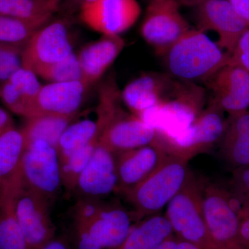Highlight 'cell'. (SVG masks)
<instances>
[{"mask_svg":"<svg viewBox=\"0 0 249 249\" xmlns=\"http://www.w3.org/2000/svg\"><path fill=\"white\" fill-rule=\"evenodd\" d=\"M123 104L116 78L109 76L98 91V145L116 155L158 142L157 129L124 109Z\"/></svg>","mask_w":249,"mask_h":249,"instance_id":"1","label":"cell"},{"mask_svg":"<svg viewBox=\"0 0 249 249\" xmlns=\"http://www.w3.org/2000/svg\"><path fill=\"white\" fill-rule=\"evenodd\" d=\"M77 249H116L132 230L133 217L119 206L82 199L72 209Z\"/></svg>","mask_w":249,"mask_h":249,"instance_id":"2","label":"cell"},{"mask_svg":"<svg viewBox=\"0 0 249 249\" xmlns=\"http://www.w3.org/2000/svg\"><path fill=\"white\" fill-rule=\"evenodd\" d=\"M163 57L170 76L193 83H204L230 60L227 52L197 29L187 31Z\"/></svg>","mask_w":249,"mask_h":249,"instance_id":"3","label":"cell"},{"mask_svg":"<svg viewBox=\"0 0 249 249\" xmlns=\"http://www.w3.org/2000/svg\"><path fill=\"white\" fill-rule=\"evenodd\" d=\"M188 160L168 151L160 166L145 179L121 191L133 206L134 220L160 213L181 189L190 173Z\"/></svg>","mask_w":249,"mask_h":249,"instance_id":"4","label":"cell"},{"mask_svg":"<svg viewBox=\"0 0 249 249\" xmlns=\"http://www.w3.org/2000/svg\"><path fill=\"white\" fill-rule=\"evenodd\" d=\"M205 101L204 88L196 83L178 80L171 94L140 118L155 127L160 137L175 138L200 114Z\"/></svg>","mask_w":249,"mask_h":249,"instance_id":"5","label":"cell"},{"mask_svg":"<svg viewBox=\"0 0 249 249\" xmlns=\"http://www.w3.org/2000/svg\"><path fill=\"white\" fill-rule=\"evenodd\" d=\"M165 216L178 238L199 249H214L205 222L201 188L191 172L181 189L167 205Z\"/></svg>","mask_w":249,"mask_h":249,"instance_id":"6","label":"cell"},{"mask_svg":"<svg viewBox=\"0 0 249 249\" xmlns=\"http://www.w3.org/2000/svg\"><path fill=\"white\" fill-rule=\"evenodd\" d=\"M195 9L197 27L218 35L217 45L230 55L249 24L228 0H178Z\"/></svg>","mask_w":249,"mask_h":249,"instance_id":"7","label":"cell"},{"mask_svg":"<svg viewBox=\"0 0 249 249\" xmlns=\"http://www.w3.org/2000/svg\"><path fill=\"white\" fill-rule=\"evenodd\" d=\"M191 29L181 14L178 0H155L147 5L140 34L157 55L163 56Z\"/></svg>","mask_w":249,"mask_h":249,"instance_id":"8","label":"cell"},{"mask_svg":"<svg viewBox=\"0 0 249 249\" xmlns=\"http://www.w3.org/2000/svg\"><path fill=\"white\" fill-rule=\"evenodd\" d=\"M224 111L212 101L193 123L175 138H162L167 150L189 160L199 152L220 142L227 124Z\"/></svg>","mask_w":249,"mask_h":249,"instance_id":"9","label":"cell"},{"mask_svg":"<svg viewBox=\"0 0 249 249\" xmlns=\"http://www.w3.org/2000/svg\"><path fill=\"white\" fill-rule=\"evenodd\" d=\"M20 170L24 184L49 201L60 191L62 184L58 152L48 142L38 140L29 144L23 154Z\"/></svg>","mask_w":249,"mask_h":249,"instance_id":"10","label":"cell"},{"mask_svg":"<svg viewBox=\"0 0 249 249\" xmlns=\"http://www.w3.org/2000/svg\"><path fill=\"white\" fill-rule=\"evenodd\" d=\"M49 201L26 186L22 178L16 192L15 209L29 249H40L55 237Z\"/></svg>","mask_w":249,"mask_h":249,"instance_id":"11","label":"cell"},{"mask_svg":"<svg viewBox=\"0 0 249 249\" xmlns=\"http://www.w3.org/2000/svg\"><path fill=\"white\" fill-rule=\"evenodd\" d=\"M73 53L66 22H49L38 29L24 46L22 66L36 75Z\"/></svg>","mask_w":249,"mask_h":249,"instance_id":"12","label":"cell"},{"mask_svg":"<svg viewBox=\"0 0 249 249\" xmlns=\"http://www.w3.org/2000/svg\"><path fill=\"white\" fill-rule=\"evenodd\" d=\"M201 191L205 222L214 249L238 245L242 219L229 195L213 183L206 185Z\"/></svg>","mask_w":249,"mask_h":249,"instance_id":"13","label":"cell"},{"mask_svg":"<svg viewBox=\"0 0 249 249\" xmlns=\"http://www.w3.org/2000/svg\"><path fill=\"white\" fill-rule=\"evenodd\" d=\"M79 10L82 22L107 36H121L134 25L142 14L137 0H95Z\"/></svg>","mask_w":249,"mask_h":249,"instance_id":"14","label":"cell"},{"mask_svg":"<svg viewBox=\"0 0 249 249\" xmlns=\"http://www.w3.org/2000/svg\"><path fill=\"white\" fill-rule=\"evenodd\" d=\"M215 103L229 115L249 110V73L232 64L218 70L204 82Z\"/></svg>","mask_w":249,"mask_h":249,"instance_id":"15","label":"cell"},{"mask_svg":"<svg viewBox=\"0 0 249 249\" xmlns=\"http://www.w3.org/2000/svg\"><path fill=\"white\" fill-rule=\"evenodd\" d=\"M177 81L169 73H142L121 91L123 102L132 114L140 118L166 99L175 89Z\"/></svg>","mask_w":249,"mask_h":249,"instance_id":"16","label":"cell"},{"mask_svg":"<svg viewBox=\"0 0 249 249\" xmlns=\"http://www.w3.org/2000/svg\"><path fill=\"white\" fill-rule=\"evenodd\" d=\"M88 88L81 80L42 86L27 119L44 114L76 116Z\"/></svg>","mask_w":249,"mask_h":249,"instance_id":"17","label":"cell"},{"mask_svg":"<svg viewBox=\"0 0 249 249\" xmlns=\"http://www.w3.org/2000/svg\"><path fill=\"white\" fill-rule=\"evenodd\" d=\"M168 151L158 142L116 154V171L119 178L118 190L123 191L145 179L163 162Z\"/></svg>","mask_w":249,"mask_h":249,"instance_id":"18","label":"cell"},{"mask_svg":"<svg viewBox=\"0 0 249 249\" xmlns=\"http://www.w3.org/2000/svg\"><path fill=\"white\" fill-rule=\"evenodd\" d=\"M115 155L98 145L89 163L80 174L76 190L81 198L98 199L118 190Z\"/></svg>","mask_w":249,"mask_h":249,"instance_id":"19","label":"cell"},{"mask_svg":"<svg viewBox=\"0 0 249 249\" xmlns=\"http://www.w3.org/2000/svg\"><path fill=\"white\" fill-rule=\"evenodd\" d=\"M124 47L121 36L102 35L84 46L77 56L81 70V81L88 88L97 83L115 61Z\"/></svg>","mask_w":249,"mask_h":249,"instance_id":"20","label":"cell"},{"mask_svg":"<svg viewBox=\"0 0 249 249\" xmlns=\"http://www.w3.org/2000/svg\"><path fill=\"white\" fill-rule=\"evenodd\" d=\"M42 86L35 73L22 67L1 85L0 98L9 110L27 119Z\"/></svg>","mask_w":249,"mask_h":249,"instance_id":"21","label":"cell"},{"mask_svg":"<svg viewBox=\"0 0 249 249\" xmlns=\"http://www.w3.org/2000/svg\"><path fill=\"white\" fill-rule=\"evenodd\" d=\"M22 178L16 175L0 188V249H29L16 209V192Z\"/></svg>","mask_w":249,"mask_h":249,"instance_id":"22","label":"cell"},{"mask_svg":"<svg viewBox=\"0 0 249 249\" xmlns=\"http://www.w3.org/2000/svg\"><path fill=\"white\" fill-rule=\"evenodd\" d=\"M220 143L228 163L235 168L249 165V110L228 116Z\"/></svg>","mask_w":249,"mask_h":249,"instance_id":"23","label":"cell"},{"mask_svg":"<svg viewBox=\"0 0 249 249\" xmlns=\"http://www.w3.org/2000/svg\"><path fill=\"white\" fill-rule=\"evenodd\" d=\"M173 231L165 216H149L134 224L128 235L116 249H157Z\"/></svg>","mask_w":249,"mask_h":249,"instance_id":"24","label":"cell"},{"mask_svg":"<svg viewBox=\"0 0 249 249\" xmlns=\"http://www.w3.org/2000/svg\"><path fill=\"white\" fill-rule=\"evenodd\" d=\"M75 116H62L44 114L27 119L22 130L26 147L36 141L42 140L56 148L61 137Z\"/></svg>","mask_w":249,"mask_h":249,"instance_id":"25","label":"cell"},{"mask_svg":"<svg viewBox=\"0 0 249 249\" xmlns=\"http://www.w3.org/2000/svg\"><path fill=\"white\" fill-rule=\"evenodd\" d=\"M24 150L22 130L14 127L0 136V188L17 173Z\"/></svg>","mask_w":249,"mask_h":249,"instance_id":"26","label":"cell"},{"mask_svg":"<svg viewBox=\"0 0 249 249\" xmlns=\"http://www.w3.org/2000/svg\"><path fill=\"white\" fill-rule=\"evenodd\" d=\"M97 122L89 119L70 124L62 133L56 147L59 160L70 157L95 140H98Z\"/></svg>","mask_w":249,"mask_h":249,"instance_id":"27","label":"cell"},{"mask_svg":"<svg viewBox=\"0 0 249 249\" xmlns=\"http://www.w3.org/2000/svg\"><path fill=\"white\" fill-rule=\"evenodd\" d=\"M52 16L21 19L0 14V42L24 47L34 34L50 22Z\"/></svg>","mask_w":249,"mask_h":249,"instance_id":"28","label":"cell"},{"mask_svg":"<svg viewBox=\"0 0 249 249\" xmlns=\"http://www.w3.org/2000/svg\"><path fill=\"white\" fill-rule=\"evenodd\" d=\"M59 7L45 0H0V14L21 19L53 16Z\"/></svg>","mask_w":249,"mask_h":249,"instance_id":"29","label":"cell"},{"mask_svg":"<svg viewBox=\"0 0 249 249\" xmlns=\"http://www.w3.org/2000/svg\"><path fill=\"white\" fill-rule=\"evenodd\" d=\"M98 145V140L90 142L65 160H60L62 186L68 191L76 190L80 174L89 163Z\"/></svg>","mask_w":249,"mask_h":249,"instance_id":"30","label":"cell"},{"mask_svg":"<svg viewBox=\"0 0 249 249\" xmlns=\"http://www.w3.org/2000/svg\"><path fill=\"white\" fill-rule=\"evenodd\" d=\"M37 76L50 83L81 80V70L76 54L71 53L61 61L51 65L41 71Z\"/></svg>","mask_w":249,"mask_h":249,"instance_id":"31","label":"cell"},{"mask_svg":"<svg viewBox=\"0 0 249 249\" xmlns=\"http://www.w3.org/2000/svg\"><path fill=\"white\" fill-rule=\"evenodd\" d=\"M24 47L0 42V85L22 67Z\"/></svg>","mask_w":249,"mask_h":249,"instance_id":"32","label":"cell"},{"mask_svg":"<svg viewBox=\"0 0 249 249\" xmlns=\"http://www.w3.org/2000/svg\"><path fill=\"white\" fill-rule=\"evenodd\" d=\"M235 199L241 204V219L249 216V165L235 168L231 179Z\"/></svg>","mask_w":249,"mask_h":249,"instance_id":"33","label":"cell"},{"mask_svg":"<svg viewBox=\"0 0 249 249\" xmlns=\"http://www.w3.org/2000/svg\"><path fill=\"white\" fill-rule=\"evenodd\" d=\"M229 63L240 66L249 73V29L241 36L230 54Z\"/></svg>","mask_w":249,"mask_h":249,"instance_id":"34","label":"cell"},{"mask_svg":"<svg viewBox=\"0 0 249 249\" xmlns=\"http://www.w3.org/2000/svg\"><path fill=\"white\" fill-rule=\"evenodd\" d=\"M157 249H199L196 246L173 235L163 241Z\"/></svg>","mask_w":249,"mask_h":249,"instance_id":"35","label":"cell"},{"mask_svg":"<svg viewBox=\"0 0 249 249\" xmlns=\"http://www.w3.org/2000/svg\"><path fill=\"white\" fill-rule=\"evenodd\" d=\"M237 244L243 249H249V216L241 220Z\"/></svg>","mask_w":249,"mask_h":249,"instance_id":"36","label":"cell"},{"mask_svg":"<svg viewBox=\"0 0 249 249\" xmlns=\"http://www.w3.org/2000/svg\"><path fill=\"white\" fill-rule=\"evenodd\" d=\"M237 14L249 24V0H228Z\"/></svg>","mask_w":249,"mask_h":249,"instance_id":"37","label":"cell"},{"mask_svg":"<svg viewBox=\"0 0 249 249\" xmlns=\"http://www.w3.org/2000/svg\"><path fill=\"white\" fill-rule=\"evenodd\" d=\"M14 127V120L12 117L7 111L0 107V136Z\"/></svg>","mask_w":249,"mask_h":249,"instance_id":"38","label":"cell"},{"mask_svg":"<svg viewBox=\"0 0 249 249\" xmlns=\"http://www.w3.org/2000/svg\"><path fill=\"white\" fill-rule=\"evenodd\" d=\"M40 249H70V248L66 240L62 238H56L55 237L53 240H51Z\"/></svg>","mask_w":249,"mask_h":249,"instance_id":"39","label":"cell"},{"mask_svg":"<svg viewBox=\"0 0 249 249\" xmlns=\"http://www.w3.org/2000/svg\"><path fill=\"white\" fill-rule=\"evenodd\" d=\"M62 1V0H61ZM60 1V2H61ZM95 0H64L65 4L70 8V9H78L86 3L91 2Z\"/></svg>","mask_w":249,"mask_h":249,"instance_id":"40","label":"cell"},{"mask_svg":"<svg viewBox=\"0 0 249 249\" xmlns=\"http://www.w3.org/2000/svg\"><path fill=\"white\" fill-rule=\"evenodd\" d=\"M214 249H243L239 245L229 246V247H222V248H217Z\"/></svg>","mask_w":249,"mask_h":249,"instance_id":"41","label":"cell"},{"mask_svg":"<svg viewBox=\"0 0 249 249\" xmlns=\"http://www.w3.org/2000/svg\"><path fill=\"white\" fill-rule=\"evenodd\" d=\"M45 1H49V2L53 3V4H58L59 6L60 5V1L61 0H45Z\"/></svg>","mask_w":249,"mask_h":249,"instance_id":"42","label":"cell"},{"mask_svg":"<svg viewBox=\"0 0 249 249\" xmlns=\"http://www.w3.org/2000/svg\"><path fill=\"white\" fill-rule=\"evenodd\" d=\"M147 3L151 2V1H155V0H145Z\"/></svg>","mask_w":249,"mask_h":249,"instance_id":"43","label":"cell"},{"mask_svg":"<svg viewBox=\"0 0 249 249\" xmlns=\"http://www.w3.org/2000/svg\"><path fill=\"white\" fill-rule=\"evenodd\" d=\"M0 93H1V85H0Z\"/></svg>","mask_w":249,"mask_h":249,"instance_id":"44","label":"cell"}]
</instances>
